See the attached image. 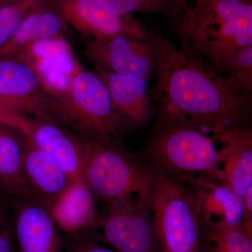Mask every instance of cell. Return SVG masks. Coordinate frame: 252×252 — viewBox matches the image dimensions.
<instances>
[{
    "mask_svg": "<svg viewBox=\"0 0 252 252\" xmlns=\"http://www.w3.org/2000/svg\"><path fill=\"white\" fill-rule=\"evenodd\" d=\"M157 49L155 85L151 97L158 122L212 135L248 126L252 94L193 52L178 49L167 38L154 35Z\"/></svg>",
    "mask_w": 252,
    "mask_h": 252,
    "instance_id": "cell-1",
    "label": "cell"
},
{
    "mask_svg": "<svg viewBox=\"0 0 252 252\" xmlns=\"http://www.w3.org/2000/svg\"><path fill=\"white\" fill-rule=\"evenodd\" d=\"M84 138V137H83ZM82 180L106 204L128 198L152 200L155 172L117 136L84 138Z\"/></svg>",
    "mask_w": 252,
    "mask_h": 252,
    "instance_id": "cell-2",
    "label": "cell"
},
{
    "mask_svg": "<svg viewBox=\"0 0 252 252\" xmlns=\"http://www.w3.org/2000/svg\"><path fill=\"white\" fill-rule=\"evenodd\" d=\"M145 157L151 167L186 185L200 178L225 183L224 149L195 129L157 122Z\"/></svg>",
    "mask_w": 252,
    "mask_h": 252,
    "instance_id": "cell-3",
    "label": "cell"
},
{
    "mask_svg": "<svg viewBox=\"0 0 252 252\" xmlns=\"http://www.w3.org/2000/svg\"><path fill=\"white\" fill-rule=\"evenodd\" d=\"M52 112L56 122L84 138H104L124 132L104 81L82 64L64 94L53 102Z\"/></svg>",
    "mask_w": 252,
    "mask_h": 252,
    "instance_id": "cell-4",
    "label": "cell"
},
{
    "mask_svg": "<svg viewBox=\"0 0 252 252\" xmlns=\"http://www.w3.org/2000/svg\"><path fill=\"white\" fill-rule=\"evenodd\" d=\"M154 170L152 210L160 252H204L203 221L193 189Z\"/></svg>",
    "mask_w": 252,
    "mask_h": 252,
    "instance_id": "cell-5",
    "label": "cell"
},
{
    "mask_svg": "<svg viewBox=\"0 0 252 252\" xmlns=\"http://www.w3.org/2000/svg\"><path fill=\"white\" fill-rule=\"evenodd\" d=\"M95 229L119 252H160L152 200L128 198L106 204Z\"/></svg>",
    "mask_w": 252,
    "mask_h": 252,
    "instance_id": "cell-6",
    "label": "cell"
},
{
    "mask_svg": "<svg viewBox=\"0 0 252 252\" xmlns=\"http://www.w3.org/2000/svg\"><path fill=\"white\" fill-rule=\"evenodd\" d=\"M0 104L24 117L56 122L52 99L34 68L18 55L0 59Z\"/></svg>",
    "mask_w": 252,
    "mask_h": 252,
    "instance_id": "cell-7",
    "label": "cell"
},
{
    "mask_svg": "<svg viewBox=\"0 0 252 252\" xmlns=\"http://www.w3.org/2000/svg\"><path fill=\"white\" fill-rule=\"evenodd\" d=\"M84 55L94 67L124 75L137 76L149 81L155 74L158 54L152 40L135 36L116 35L91 38Z\"/></svg>",
    "mask_w": 252,
    "mask_h": 252,
    "instance_id": "cell-8",
    "label": "cell"
},
{
    "mask_svg": "<svg viewBox=\"0 0 252 252\" xmlns=\"http://www.w3.org/2000/svg\"><path fill=\"white\" fill-rule=\"evenodd\" d=\"M47 1L69 27L91 38L127 35L153 39V33L132 15L114 14L94 0Z\"/></svg>",
    "mask_w": 252,
    "mask_h": 252,
    "instance_id": "cell-9",
    "label": "cell"
},
{
    "mask_svg": "<svg viewBox=\"0 0 252 252\" xmlns=\"http://www.w3.org/2000/svg\"><path fill=\"white\" fill-rule=\"evenodd\" d=\"M189 6L175 25L185 43L183 49L198 55L210 64L223 55L252 46V14L206 28L195 27L189 18Z\"/></svg>",
    "mask_w": 252,
    "mask_h": 252,
    "instance_id": "cell-10",
    "label": "cell"
},
{
    "mask_svg": "<svg viewBox=\"0 0 252 252\" xmlns=\"http://www.w3.org/2000/svg\"><path fill=\"white\" fill-rule=\"evenodd\" d=\"M25 138L50 154L72 182L82 180L84 138L57 122L41 121L18 115L15 121Z\"/></svg>",
    "mask_w": 252,
    "mask_h": 252,
    "instance_id": "cell-11",
    "label": "cell"
},
{
    "mask_svg": "<svg viewBox=\"0 0 252 252\" xmlns=\"http://www.w3.org/2000/svg\"><path fill=\"white\" fill-rule=\"evenodd\" d=\"M17 55L34 68L53 102L64 94L74 73L81 65L66 36L37 41Z\"/></svg>",
    "mask_w": 252,
    "mask_h": 252,
    "instance_id": "cell-12",
    "label": "cell"
},
{
    "mask_svg": "<svg viewBox=\"0 0 252 252\" xmlns=\"http://www.w3.org/2000/svg\"><path fill=\"white\" fill-rule=\"evenodd\" d=\"M94 72L108 89L124 131L142 128L153 119L157 109L149 94V81L98 67H94Z\"/></svg>",
    "mask_w": 252,
    "mask_h": 252,
    "instance_id": "cell-13",
    "label": "cell"
},
{
    "mask_svg": "<svg viewBox=\"0 0 252 252\" xmlns=\"http://www.w3.org/2000/svg\"><path fill=\"white\" fill-rule=\"evenodd\" d=\"M15 238L20 252H63L51 211L34 199H13Z\"/></svg>",
    "mask_w": 252,
    "mask_h": 252,
    "instance_id": "cell-14",
    "label": "cell"
},
{
    "mask_svg": "<svg viewBox=\"0 0 252 252\" xmlns=\"http://www.w3.org/2000/svg\"><path fill=\"white\" fill-rule=\"evenodd\" d=\"M23 172L33 199L50 211L73 182L54 158L27 140Z\"/></svg>",
    "mask_w": 252,
    "mask_h": 252,
    "instance_id": "cell-15",
    "label": "cell"
},
{
    "mask_svg": "<svg viewBox=\"0 0 252 252\" xmlns=\"http://www.w3.org/2000/svg\"><path fill=\"white\" fill-rule=\"evenodd\" d=\"M225 151L222 172L225 183L243 199L252 187V130L251 127L226 129L212 134Z\"/></svg>",
    "mask_w": 252,
    "mask_h": 252,
    "instance_id": "cell-16",
    "label": "cell"
},
{
    "mask_svg": "<svg viewBox=\"0 0 252 252\" xmlns=\"http://www.w3.org/2000/svg\"><path fill=\"white\" fill-rule=\"evenodd\" d=\"M187 185L195 193L203 223L236 225L243 223V199L226 184L200 178Z\"/></svg>",
    "mask_w": 252,
    "mask_h": 252,
    "instance_id": "cell-17",
    "label": "cell"
},
{
    "mask_svg": "<svg viewBox=\"0 0 252 252\" xmlns=\"http://www.w3.org/2000/svg\"><path fill=\"white\" fill-rule=\"evenodd\" d=\"M69 25L47 0H42L25 18L9 41L0 49V59L12 57L37 41L66 36Z\"/></svg>",
    "mask_w": 252,
    "mask_h": 252,
    "instance_id": "cell-18",
    "label": "cell"
},
{
    "mask_svg": "<svg viewBox=\"0 0 252 252\" xmlns=\"http://www.w3.org/2000/svg\"><path fill=\"white\" fill-rule=\"evenodd\" d=\"M58 227L72 236L95 229V196L84 180L74 181L51 210Z\"/></svg>",
    "mask_w": 252,
    "mask_h": 252,
    "instance_id": "cell-19",
    "label": "cell"
},
{
    "mask_svg": "<svg viewBox=\"0 0 252 252\" xmlns=\"http://www.w3.org/2000/svg\"><path fill=\"white\" fill-rule=\"evenodd\" d=\"M26 144L19 130L0 122V190L12 199H33L23 172Z\"/></svg>",
    "mask_w": 252,
    "mask_h": 252,
    "instance_id": "cell-20",
    "label": "cell"
},
{
    "mask_svg": "<svg viewBox=\"0 0 252 252\" xmlns=\"http://www.w3.org/2000/svg\"><path fill=\"white\" fill-rule=\"evenodd\" d=\"M188 14L195 27L206 28L252 14V0H198Z\"/></svg>",
    "mask_w": 252,
    "mask_h": 252,
    "instance_id": "cell-21",
    "label": "cell"
},
{
    "mask_svg": "<svg viewBox=\"0 0 252 252\" xmlns=\"http://www.w3.org/2000/svg\"><path fill=\"white\" fill-rule=\"evenodd\" d=\"M252 228L244 223H203L202 243L207 252H252Z\"/></svg>",
    "mask_w": 252,
    "mask_h": 252,
    "instance_id": "cell-22",
    "label": "cell"
},
{
    "mask_svg": "<svg viewBox=\"0 0 252 252\" xmlns=\"http://www.w3.org/2000/svg\"><path fill=\"white\" fill-rule=\"evenodd\" d=\"M119 15L160 14L175 23L189 6L186 0H94Z\"/></svg>",
    "mask_w": 252,
    "mask_h": 252,
    "instance_id": "cell-23",
    "label": "cell"
},
{
    "mask_svg": "<svg viewBox=\"0 0 252 252\" xmlns=\"http://www.w3.org/2000/svg\"><path fill=\"white\" fill-rule=\"evenodd\" d=\"M214 69L230 78L251 94L252 93V46L223 55L212 64Z\"/></svg>",
    "mask_w": 252,
    "mask_h": 252,
    "instance_id": "cell-24",
    "label": "cell"
},
{
    "mask_svg": "<svg viewBox=\"0 0 252 252\" xmlns=\"http://www.w3.org/2000/svg\"><path fill=\"white\" fill-rule=\"evenodd\" d=\"M42 0H17L0 6V49L9 41L25 18Z\"/></svg>",
    "mask_w": 252,
    "mask_h": 252,
    "instance_id": "cell-25",
    "label": "cell"
},
{
    "mask_svg": "<svg viewBox=\"0 0 252 252\" xmlns=\"http://www.w3.org/2000/svg\"><path fill=\"white\" fill-rule=\"evenodd\" d=\"M13 199L0 198V252H16Z\"/></svg>",
    "mask_w": 252,
    "mask_h": 252,
    "instance_id": "cell-26",
    "label": "cell"
},
{
    "mask_svg": "<svg viewBox=\"0 0 252 252\" xmlns=\"http://www.w3.org/2000/svg\"><path fill=\"white\" fill-rule=\"evenodd\" d=\"M18 114H16L10 109L5 107L4 105L0 104V122L11 126L15 117Z\"/></svg>",
    "mask_w": 252,
    "mask_h": 252,
    "instance_id": "cell-27",
    "label": "cell"
},
{
    "mask_svg": "<svg viewBox=\"0 0 252 252\" xmlns=\"http://www.w3.org/2000/svg\"><path fill=\"white\" fill-rule=\"evenodd\" d=\"M17 1V0H0V6L6 3L11 2V1Z\"/></svg>",
    "mask_w": 252,
    "mask_h": 252,
    "instance_id": "cell-28",
    "label": "cell"
},
{
    "mask_svg": "<svg viewBox=\"0 0 252 252\" xmlns=\"http://www.w3.org/2000/svg\"><path fill=\"white\" fill-rule=\"evenodd\" d=\"M198 1V0H195V1Z\"/></svg>",
    "mask_w": 252,
    "mask_h": 252,
    "instance_id": "cell-29",
    "label": "cell"
}]
</instances>
